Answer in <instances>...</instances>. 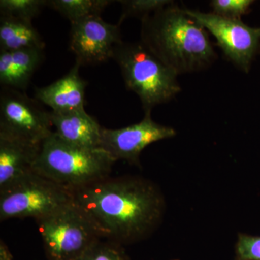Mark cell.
Segmentation results:
<instances>
[{
  "instance_id": "7a4b0ae2",
  "label": "cell",
  "mask_w": 260,
  "mask_h": 260,
  "mask_svg": "<svg viewBox=\"0 0 260 260\" xmlns=\"http://www.w3.org/2000/svg\"><path fill=\"white\" fill-rule=\"evenodd\" d=\"M141 21L140 42L178 75L206 69L217 59L208 30L174 2Z\"/></svg>"
},
{
  "instance_id": "5b68a950",
  "label": "cell",
  "mask_w": 260,
  "mask_h": 260,
  "mask_svg": "<svg viewBox=\"0 0 260 260\" xmlns=\"http://www.w3.org/2000/svg\"><path fill=\"white\" fill-rule=\"evenodd\" d=\"M36 222L48 260H79L102 239L74 200Z\"/></svg>"
},
{
  "instance_id": "277c9868",
  "label": "cell",
  "mask_w": 260,
  "mask_h": 260,
  "mask_svg": "<svg viewBox=\"0 0 260 260\" xmlns=\"http://www.w3.org/2000/svg\"><path fill=\"white\" fill-rule=\"evenodd\" d=\"M112 59L120 68L126 88L139 96L145 114L176 96L181 88L178 75L141 42L116 44Z\"/></svg>"
},
{
  "instance_id": "e0dca14e",
  "label": "cell",
  "mask_w": 260,
  "mask_h": 260,
  "mask_svg": "<svg viewBox=\"0 0 260 260\" xmlns=\"http://www.w3.org/2000/svg\"><path fill=\"white\" fill-rule=\"evenodd\" d=\"M47 7V0H1L0 15L31 22Z\"/></svg>"
},
{
  "instance_id": "8992f818",
  "label": "cell",
  "mask_w": 260,
  "mask_h": 260,
  "mask_svg": "<svg viewBox=\"0 0 260 260\" xmlns=\"http://www.w3.org/2000/svg\"><path fill=\"white\" fill-rule=\"evenodd\" d=\"M73 200L72 191L34 170L0 191V220L44 218Z\"/></svg>"
},
{
  "instance_id": "ffe728a7",
  "label": "cell",
  "mask_w": 260,
  "mask_h": 260,
  "mask_svg": "<svg viewBox=\"0 0 260 260\" xmlns=\"http://www.w3.org/2000/svg\"><path fill=\"white\" fill-rule=\"evenodd\" d=\"M254 1L251 0H213L210 6L213 13L224 18L242 20L248 13Z\"/></svg>"
},
{
  "instance_id": "ac0fdd59",
  "label": "cell",
  "mask_w": 260,
  "mask_h": 260,
  "mask_svg": "<svg viewBox=\"0 0 260 260\" xmlns=\"http://www.w3.org/2000/svg\"><path fill=\"white\" fill-rule=\"evenodd\" d=\"M174 1L170 0H123L119 1L122 6V13L118 25L120 26L124 20L129 17L143 19L148 15L162 9Z\"/></svg>"
},
{
  "instance_id": "7c38bea8",
  "label": "cell",
  "mask_w": 260,
  "mask_h": 260,
  "mask_svg": "<svg viewBox=\"0 0 260 260\" xmlns=\"http://www.w3.org/2000/svg\"><path fill=\"white\" fill-rule=\"evenodd\" d=\"M80 65L74 66L54 83L36 88L35 99L46 104L54 112H68L85 109L87 82L80 75Z\"/></svg>"
},
{
  "instance_id": "8fae6325",
  "label": "cell",
  "mask_w": 260,
  "mask_h": 260,
  "mask_svg": "<svg viewBox=\"0 0 260 260\" xmlns=\"http://www.w3.org/2000/svg\"><path fill=\"white\" fill-rule=\"evenodd\" d=\"M41 146L0 133V191L32 172Z\"/></svg>"
},
{
  "instance_id": "9a60e30c",
  "label": "cell",
  "mask_w": 260,
  "mask_h": 260,
  "mask_svg": "<svg viewBox=\"0 0 260 260\" xmlns=\"http://www.w3.org/2000/svg\"><path fill=\"white\" fill-rule=\"evenodd\" d=\"M45 43L31 22L0 15V51H15L28 48L44 49Z\"/></svg>"
},
{
  "instance_id": "d6986e66",
  "label": "cell",
  "mask_w": 260,
  "mask_h": 260,
  "mask_svg": "<svg viewBox=\"0 0 260 260\" xmlns=\"http://www.w3.org/2000/svg\"><path fill=\"white\" fill-rule=\"evenodd\" d=\"M102 239L94 243L79 260H129L122 245Z\"/></svg>"
},
{
  "instance_id": "7402d4cb",
  "label": "cell",
  "mask_w": 260,
  "mask_h": 260,
  "mask_svg": "<svg viewBox=\"0 0 260 260\" xmlns=\"http://www.w3.org/2000/svg\"><path fill=\"white\" fill-rule=\"evenodd\" d=\"M13 256L4 241L0 242V260H13Z\"/></svg>"
},
{
  "instance_id": "30bf717a",
  "label": "cell",
  "mask_w": 260,
  "mask_h": 260,
  "mask_svg": "<svg viewBox=\"0 0 260 260\" xmlns=\"http://www.w3.org/2000/svg\"><path fill=\"white\" fill-rule=\"evenodd\" d=\"M70 38V50L80 67L112 59L114 47L122 42L119 25L107 23L101 15L72 23Z\"/></svg>"
},
{
  "instance_id": "52a82bcc",
  "label": "cell",
  "mask_w": 260,
  "mask_h": 260,
  "mask_svg": "<svg viewBox=\"0 0 260 260\" xmlns=\"http://www.w3.org/2000/svg\"><path fill=\"white\" fill-rule=\"evenodd\" d=\"M50 112L20 90L3 88L0 94V133L42 145L53 133Z\"/></svg>"
},
{
  "instance_id": "6da1fadb",
  "label": "cell",
  "mask_w": 260,
  "mask_h": 260,
  "mask_svg": "<svg viewBox=\"0 0 260 260\" xmlns=\"http://www.w3.org/2000/svg\"><path fill=\"white\" fill-rule=\"evenodd\" d=\"M72 192L101 238L121 245L150 235L164 212L159 189L142 178L109 176Z\"/></svg>"
},
{
  "instance_id": "3957f363",
  "label": "cell",
  "mask_w": 260,
  "mask_h": 260,
  "mask_svg": "<svg viewBox=\"0 0 260 260\" xmlns=\"http://www.w3.org/2000/svg\"><path fill=\"white\" fill-rule=\"evenodd\" d=\"M115 162L102 148L70 144L53 132L43 142L32 170L73 191L109 177Z\"/></svg>"
},
{
  "instance_id": "5bb4252c",
  "label": "cell",
  "mask_w": 260,
  "mask_h": 260,
  "mask_svg": "<svg viewBox=\"0 0 260 260\" xmlns=\"http://www.w3.org/2000/svg\"><path fill=\"white\" fill-rule=\"evenodd\" d=\"M44 58V49L28 48L0 51V83L3 88L23 91Z\"/></svg>"
},
{
  "instance_id": "ba28073f",
  "label": "cell",
  "mask_w": 260,
  "mask_h": 260,
  "mask_svg": "<svg viewBox=\"0 0 260 260\" xmlns=\"http://www.w3.org/2000/svg\"><path fill=\"white\" fill-rule=\"evenodd\" d=\"M217 40L224 54L245 73L259 49L260 28H251L242 20L224 18L213 13L184 9Z\"/></svg>"
},
{
  "instance_id": "2e32d148",
  "label": "cell",
  "mask_w": 260,
  "mask_h": 260,
  "mask_svg": "<svg viewBox=\"0 0 260 260\" xmlns=\"http://www.w3.org/2000/svg\"><path fill=\"white\" fill-rule=\"evenodd\" d=\"M112 3L109 0H47V7L60 13L72 23L88 17L101 15Z\"/></svg>"
},
{
  "instance_id": "44dd1931",
  "label": "cell",
  "mask_w": 260,
  "mask_h": 260,
  "mask_svg": "<svg viewBox=\"0 0 260 260\" xmlns=\"http://www.w3.org/2000/svg\"><path fill=\"white\" fill-rule=\"evenodd\" d=\"M235 254V260H260V237L239 234Z\"/></svg>"
},
{
  "instance_id": "9c48e42d",
  "label": "cell",
  "mask_w": 260,
  "mask_h": 260,
  "mask_svg": "<svg viewBox=\"0 0 260 260\" xmlns=\"http://www.w3.org/2000/svg\"><path fill=\"white\" fill-rule=\"evenodd\" d=\"M175 129L154 121L151 114L143 120L120 129L102 127L101 148L116 160L140 166V155L149 145L175 136Z\"/></svg>"
},
{
  "instance_id": "4fadbf2b",
  "label": "cell",
  "mask_w": 260,
  "mask_h": 260,
  "mask_svg": "<svg viewBox=\"0 0 260 260\" xmlns=\"http://www.w3.org/2000/svg\"><path fill=\"white\" fill-rule=\"evenodd\" d=\"M50 119L54 133L67 143L84 148H101L102 126L85 109L51 112Z\"/></svg>"
}]
</instances>
